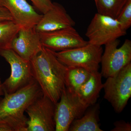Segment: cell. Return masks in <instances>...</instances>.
<instances>
[{
    "label": "cell",
    "instance_id": "6da1fadb",
    "mask_svg": "<svg viewBox=\"0 0 131 131\" xmlns=\"http://www.w3.org/2000/svg\"><path fill=\"white\" fill-rule=\"evenodd\" d=\"M30 61L34 78L42 94L57 103L66 88L68 67L58 60L54 51L43 47Z\"/></svg>",
    "mask_w": 131,
    "mask_h": 131
},
{
    "label": "cell",
    "instance_id": "7a4b0ae2",
    "mask_svg": "<svg viewBox=\"0 0 131 131\" xmlns=\"http://www.w3.org/2000/svg\"><path fill=\"white\" fill-rule=\"evenodd\" d=\"M103 89L104 98L115 112H122L131 96V62L114 75L107 78Z\"/></svg>",
    "mask_w": 131,
    "mask_h": 131
},
{
    "label": "cell",
    "instance_id": "3957f363",
    "mask_svg": "<svg viewBox=\"0 0 131 131\" xmlns=\"http://www.w3.org/2000/svg\"><path fill=\"white\" fill-rule=\"evenodd\" d=\"M54 53L66 66L83 68L92 73L98 71L103 50L101 46L88 42L83 46Z\"/></svg>",
    "mask_w": 131,
    "mask_h": 131
},
{
    "label": "cell",
    "instance_id": "277c9868",
    "mask_svg": "<svg viewBox=\"0 0 131 131\" xmlns=\"http://www.w3.org/2000/svg\"><path fill=\"white\" fill-rule=\"evenodd\" d=\"M0 56L5 59L11 67V74L2 83L4 93H13L35 80L30 61L21 58L11 49L0 50Z\"/></svg>",
    "mask_w": 131,
    "mask_h": 131
},
{
    "label": "cell",
    "instance_id": "5b68a950",
    "mask_svg": "<svg viewBox=\"0 0 131 131\" xmlns=\"http://www.w3.org/2000/svg\"><path fill=\"white\" fill-rule=\"evenodd\" d=\"M42 94L35 80L13 93H4V98L0 99V120L8 116L24 115L29 105Z\"/></svg>",
    "mask_w": 131,
    "mask_h": 131
},
{
    "label": "cell",
    "instance_id": "8992f818",
    "mask_svg": "<svg viewBox=\"0 0 131 131\" xmlns=\"http://www.w3.org/2000/svg\"><path fill=\"white\" fill-rule=\"evenodd\" d=\"M56 103L42 94L29 105L25 112L29 118L27 131H54Z\"/></svg>",
    "mask_w": 131,
    "mask_h": 131
},
{
    "label": "cell",
    "instance_id": "52a82bcc",
    "mask_svg": "<svg viewBox=\"0 0 131 131\" xmlns=\"http://www.w3.org/2000/svg\"><path fill=\"white\" fill-rule=\"evenodd\" d=\"M127 34L116 19L96 13L87 28L85 35L90 43L102 46Z\"/></svg>",
    "mask_w": 131,
    "mask_h": 131
},
{
    "label": "cell",
    "instance_id": "ba28073f",
    "mask_svg": "<svg viewBox=\"0 0 131 131\" xmlns=\"http://www.w3.org/2000/svg\"><path fill=\"white\" fill-rule=\"evenodd\" d=\"M87 108L75 94L65 88L56 103L55 131H69L73 121L81 117Z\"/></svg>",
    "mask_w": 131,
    "mask_h": 131
},
{
    "label": "cell",
    "instance_id": "9c48e42d",
    "mask_svg": "<svg viewBox=\"0 0 131 131\" xmlns=\"http://www.w3.org/2000/svg\"><path fill=\"white\" fill-rule=\"evenodd\" d=\"M120 41L116 39L105 45L102 56V76L105 78L114 75L131 62V41L125 40L121 47H118Z\"/></svg>",
    "mask_w": 131,
    "mask_h": 131
},
{
    "label": "cell",
    "instance_id": "30bf717a",
    "mask_svg": "<svg viewBox=\"0 0 131 131\" xmlns=\"http://www.w3.org/2000/svg\"><path fill=\"white\" fill-rule=\"evenodd\" d=\"M39 34L42 46L53 51L69 50L88 43L74 27Z\"/></svg>",
    "mask_w": 131,
    "mask_h": 131
},
{
    "label": "cell",
    "instance_id": "8fae6325",
    "mask_svg": "<svg viewBox=\"0 0 131 131\" xmlns=\"http://www.w3.org/2000/svg\"><path fill=\"white\" fill-rule=\"evenodd\" d=\"M43 47L40 34L34 27H20L11 43L10 49L21 58L30 61L42 50Z\"/></svg>",
    "mask_w": 131,
    "mask_h": 131
},
{
    "label": "cell",
    "instance_id": "7c38bea8",
    "mask_svg": "<svg viewBox=\"0 0 131 131\" xmlns=\"http://www.w3.org/2000/svg\"><path fill=\"white\" fill-rule=\"evenodd\" d=\"M0 6L8 10L13 21L20 27H34L43 15L36 12L26 0H0Z\"/></svg>",
    "mask_w": 131,
    "mask_h": 131
},
{
    "label": "cell",
    "instance_id": "4fadbf2b",
    "mask_svg": "<svg viewBox=\"0 0 131 131\" xmlns=\"http://www.w3.org/2000/svg\"><path fill=\"white\" fill-rule=\"evenodd\" d=\"M75 22L60 4L54 3L53 7L43 14L42 18L34 27L39 33L49 32L74 27Z\"/></svg>",
    "mask_w": 131,
    "mask_h": 131
},
{
    "label": "cell",
    "instance_id": "5bb4252c",
    "mask_svg": "<svg viewBox=\"0 0 131 131\" xmlns=\"http://www.w3.org/2000/svg\"><path fill=\"white\" fill-rule=\"evenodd\" d=\"M101 74L99 71L91 73L89 80L75 93L80 102L88 107L94 105L103 89Z\"/></svg>",
    "mask_w": 131,
    "mask_h": 131
},
{
    "label": "cell",
    "instance_id": "9a60e30c",
    "mask_svg": "<svg viewBox=\"0 0 131 131\" xmlns=\"http://www.w3.org/2000/svg\"><path fill=\"white\" fill-rule=\"evenodd\" d=\"M99 106L96 105L88 110L81 117L75 119L69 131H103L99 124Z\"/></svg>",
    "mask_w": 131,
    "mask_h": 131
},
{
    "label": "cell",
    "instance_id": "2e32d148",
    "mask_svg": "<svg viewBox=\"0 0 131 131\" xmlns=\"http://www.w3.org/2000/svg\"><path fill=\"white\" fill-rule=\"evenodd\" d=\"M90 74V72L83 68L68 67L65 77L66 88L76 93L89 80Z\"/></svg>",
    "mask_w": 131,
    "mask_h": 131
},
{
    "label": "cell",
    "instance_id": "e0dca14e",
    "mask_svg": "<svg viewBox=\"0 0 131 131\" xmlns=\"http://www.w3.org/2000/svg\"><path fill=\"white\" fill-rule=\"evenodd\" d=\"M20 28L13 20L0 21V50L10 49L11 43Z\"/></svg>",
    "mask_w": 131,
    "mask_h": 131
},
{
    "label": "cell",
    "instance_id": "ac0fdd59",
    "mask_svg": "<svg viewBox=\"0 0 131 131\" xmlns=\"http://www.w3.org/2000/svg\"><path fill=\"white\" fill-rule=\"evenodd\" d=\"M127 0H94L97 13L117 18Z\"/></svg>",
    "mask_w": 131,
    "mask_h": 131
},
{
    "label": "cell",
    "instance_id": "d6986e66",
    "mask_svg": "<svg viewBox=\"0 0 131 131\" xmlns=\"http://www.w3.org/2000/svg\"><path fill=\"white\" fill-rule=\"evenodd\" d=\"M28 120L25 115L7 116L0 120V131H27Z\"/></svg>",
    "mask_w": 131,
    "mask_h": 131
},
{
    "label": "cell",
    "instance_id": "ffe728a7",
    "mask_svg": "<svg viewBox=\"0 0 131 131\" xmlns=\"http://www.w3.org/2000/svg\"><path fill=\"white\" fill-rule=\"evenodd\" d=\"M116 19L125 31L131 26V0H127Z\"/></svg>",
    "mask_w": 131,
    "mask_h": 131
},
{
    "label": "cell",
    "instance_id": "44dd1931",
    "mask_svg": "<svg viewBox=\"0 0 131 131\" xmlns=\"http://www.w3.org/2000/svg\"><path fill=\"white\" fill-rule=\"evenodd\" d=\"M35 7L43 14L53 7L54 3L51 0H30Z\"/></svg>",
    "mask_w": 131,
    "mask_h": 131
},
{
    "label": "cell",
    "instance_id": "7402d4cb",
    "mask_svg": "<svg viewBox=\"0 0 131 131\" xmlns=\"http://www.w3.org/2000/svg\"><path fill=\"white\" fill-rule=\"evenodd\" d=\"M114 128L112 131H131V124L124 121H119L115 122L114 124Z\"/></svg>",
    "mask_w": 131,
    "mask_h": 131
},
{
    "label": "cell",
    "instance_id": "603a6c76",
    "mask_svg": "<svg viewBox=\"0 0 131 131\" xmlns=\"http://www.w3.org/2000/svg\"><path fill=\"white\" fill-rule=\"evenodd\" d=\"M5 20H13L12 15L6 8L0 6V21Z\"/></svg>",
    "mask_w": 131,
    "mask_h": 131
},
{
    "label": "cell",
    "instance_id": "cb8c5ba5",
    "mask_svg": "<svg viewBox=\"0 0 131 131\" xmlns=\"http://www.w3.org/2000/svg\"><path fill=\"white\" fill-rule=\"evenodd\" d=\"M4 95V91L2 86V82L0 78V96Z\"/></svg>",
    "mask_w": 131,
    "mask_h": 131
}]
</instances>
